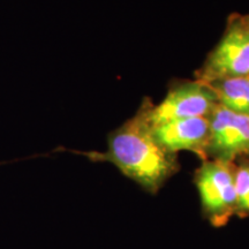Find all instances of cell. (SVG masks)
Returning a JSON list of instances; mask_svg holds the SVG:
<instances>
[{"instance_id":"cell-1","label":"cell","mask_w":249,"mask_h":249,"mask_svg":"<svg viewBox=\"0 0 249 249\" xmlns=\"http://www.w3.org/2000/svg\"><path fill=\"white\" fill-rule=\"evenodd\" d=\"M53 151H70L93 163L113 164L124 177L150 194H157L180 167L177 155L158 144L149 126L139 114L108 134L105 151H79L65 148H57Z\"/></svg>"},{"instance_id":"cell-2","label":"cell","mask_w":249,"mask_h":249,"mask_svg":"<svg viewBox=\"0 0 249 249\" xmlns=\"http://www.w3.org/2000/svg\"><path fill=\"white\" fill-rule=\"evenodd\" d=\"M195 76L202 83L249 76V23L245 15L229 18L222 38Z\"/></svg>"},{"instance_id":"cell-3","label":"cell","mask_w":249,"mask_h":249,"mask_svg":"<svg viewBox=\"0 0 249 249\" xmlns=\"http://www.w3.org/2000/svg\"><path fill=\"white\" fill-rule=\"evenodd\" d=\"M202 214L211 226L224 227L235 216L234 165L219 160H202L195 171Z\"/></svg>"},{"instance_id":"cell-4","label":"cell","mask_w":249,"mask_h":249,"mask_svg":"<svg viewBox=\"0 0 249 249\" xmlns=\"http://www.w3.org/2000/svg\"><path fill=\"white\" fill-rule=\"evenodd\" d=\"M216 105L217 98L213 90L195 80L176 86L160 104L142 107L138 114L149 127H154L172 120L209 117Z\"/></svg>"},{"instance_id":"cell-5","label":"cell","mask_w":249,"mask_h":249,"mask_svg":"<svg viewBox=\"0 0 249 249\" xmlns=\"http://www.w3.org/2000/svg\"><path fill=\"white\" fill-rule=\"evenodd\" d=\"M209 119L207 160L234 161L249 156V117L217 103Z\"/></svg>"},{"instance_id":"cell-6","label":"cell","mask_w":249,"mask_h":249,"mask_svg":"<svg viewBox=\"0 0 249 249\" xmlns=\"http://www.w3.org/2000/svg\"><path fill=\"white\" fill-rule=\"evenodd\" d=\"M149 128L158 144L171 154L177 155L180 151H191L198 156L201 160H207L209 140L208 117L172 120Z\"/></svg>"},{"instance_id":"cell-7","label":"cell","mask_w":249,"mask_h":249,"mask_svg":"<svg viewBox=\"0 0 249 249\" xmlns=\"http://www.w3.org/2000/svg\"><path fill=\"white\" fill-rule=\"evenodd\" d=\"M205 85L213 90L218 104L249 117V76L218 80Z\"/></svg>"},{"instance_id":"cell-8","label":"cell","mask_w":249,"mask_h":249,"mask_svg":"<svg viewBox=\"0 0 249 249\" xmlns=\"http://www.w3.org/2000/svg\"><path fill=\"white\" fill-rule=\"evenodd\" d=\"M234 165L235 216L249 218V156L239 157Z\"/></svg>"},{"instance_id":"cell-9","label":"cell","mask_w":249,"mask_h":249,"mask_svg":"<svg viewBox=\"0 0 249 249\" xmlns=\"http://www.w3.org/2000/svg\"><path fill=\"white\" fill-rule=\"evenodd\" d=\"M245 18H246V20H247V21H248V23H249V14L245 15Z\"/></svg>"}]
</instances>
